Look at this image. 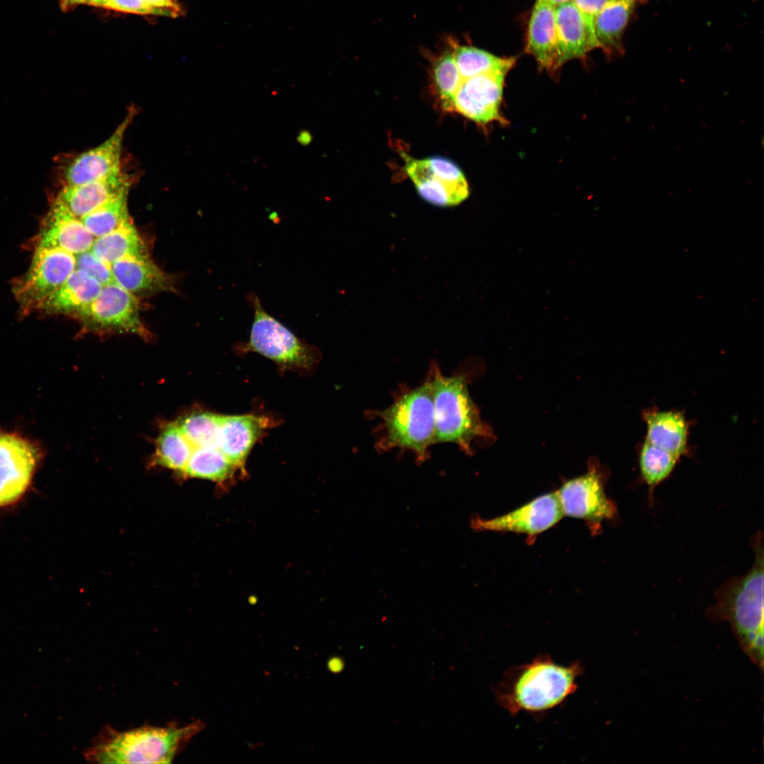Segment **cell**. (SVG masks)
<instances>
[{
    "label": "cell",
    "mask_w": 764,
    "mask_h": 764,
    "mask_svg": "<svg viewBox=\"0 0 764 764\" xmlns=\"http://www.w3.org/2000/svg\"><path fill=\"white\" fill-rule=\"evenodd\" d=\"M37 461V453L29 442L0 434V507L16 502L28 489Z\"/></svg>",
    "instance_id": "obj_13"
},
{
    "label": "cell",
    "mask_w": 764,
    "mask_h": 764,
    "mask_svg": "<svg viewBox=\"0 0 764 764\" xmlns=\"http://www.w3.org/2000/svg\"><path fill=\"white\" fill-rule=\"evenodd\" d=\"M679 456L644 441L640 447V474L649 487V499H653L654 489L666 479L676 466Z\"/></svg>",
    "instance_id": "obj_29"
},
{
    "label": "cell",
    "mask_w": 764,
    "mask_h": 764,
    "mask_svg": "<svg viewBox=\"0 0 764 764\" xmlns=\"http://www.w3.org/2000/svg\"><path fill=\"white\" fill-rule=\"evenodd\" d=\"M564 513L557 492L535 498L523 506L499 516L483 519L474 516L470 520L475 531L513 532L536 536L555 525Z\"/></svg>",
    "instance_id": "obj_11"
},
{
    "label": "cell",
    "mask_w": 764,
    "mask_h": 764,
    "mask_svg": "<svg viewBox=\"0 0 764 764\" xmlns=\"http://www.w3.org/2000/svg\"><path fill=\"white\" fill-rule=\"evenodd\" d=\"M755 555L745 575L724 583L715 593V603L707 611L714 622L727 621L742 650L763 668V543L759 532L753 542Z\"/></svg>",
    "instance_id": "obj_3"
},
{
    "label": "cell",
    "mask_w": 764,
    "mask_h": 764,
    "mask_svg": "<svg viewBox=\"0 0 764 764\" xmlns=\"http://www.w3.org/2000/svg\"><path fill=\"white\" fill-rule=\"evenodd\" d=\"M77 320L96 333H130L144 339L151 335L141 320L139 298L115 282L103 286Z\"/></svg>",
    "instance_id": "obj_8"
},
{
    "label": "cell",
    "mask_w": 764,
    "mask_h": 764,
    "mask_svg": "<svg viewBox=\"0 0 764 764\" xmlns=\"http://www.w3.org/2000/svg\"><path fill=\"white\" fill-rule=\"evenodd\" d=\"M106 0H85V4L94 6L103 7Z\"/></svg>",
    "instance_id": "obj_39"
},
{
    "label": "cell",
    "mask_w": 764,
    "mask_h": 764,
    "mask_svg": "<svg viewBox=\"0 0 764 764\" xmlns=\"http://www.w3.org/2000/svg\"><path fill=\"white\" fill-rule=\"evenodd\" d=\"M221 415L208 412H192L178 424L193 448L216 446Z\"/></svg>",
    "instance_id": "obj_30"
},
{
    "label": "cell",
    "mask_w": 764,
    "mask_h": 764,
    "mask_svg": "<svg viewBox=\"0 0 764 764\" xmlns=\"http://www.w3.org/2000/svg\"><path fill=\"white\" fill-rule=\"evenodd\" d=\"M95 238L81 219L56 198L41 223L35 246L59 248L76 255L91 250Z\"/></svg>",
    "instance_id": "obj_15"
},
{
    "label": "cell",
    "mask_w": 764,
    "mask_h": 764,
    "mask_svg": "<svg viewBox=\"0 0 764 764\" xmlns=\"http://www.w3.org/2000/svg\"><path fill=\"white\" fill-rule=\"evenodd\" d=\"M74 255L76 270L84 272L102 286L115 282L111 266L98 258L91 250Z\"/></svg>",
    "instance_id": "obj_32"
},
{
    "label": "cell",
    "mask_w": 764,
    "mask_h": 764,
    "mask_svg": "<svg viewBox=\"0 0 764 764\" xmlns=\"http://www.w3.org/2000/svg\"><path fill=\"white\" fill-rule=\"evenodd\" d=\"M556 492L564 515L584 519L594 532L617 515L616 505L606 496L602 475L595 468L565 482Z\"/></svg>",
    "instance_id": "obj_10"
},
{
    "label": "cell",
    "mask_w": 764,
    "mask_h": 764,
    "mask_svg": "<svg viewBox=\"0 0 764 764\" xmlns=\"http://www.w3.org/2000/svg\"><path fill=\"white\" fill-rule=\"evenodd\" d=\"M270 424L267 418L256 415H221L217 447L236 467H242L253 445Z\"/></svg>",
    "instance_id": "obj_18"
},
{
    "label": "cell",
    "mask_w": 764,
    "mask_h": 764,
    "mask_svg": "<svg viewBox=\"0 0 764 764\" xmlns=\"http://www.w3.org/2000/svg\"><path fill=\"white\" fill-rule=\"evenodd\" d=\"M254 318L248 350L257 352L286 369L310 370L318 361V349L298 338L289 329L270 315L253 292L246 295Z\"/></svg>",
    "instance_id": "obj_6"
},
{
    "label": "cell",
    "mask_w": 764,
    "mask_h": 764,
    "mask_svg": "<svg viewBox=\"0 0 764 764\" xmlns=\"http://www.w3.org/2000/svg\"><path fill=\"white\" fill-rule=\"evenodd\" d=\"M642 419L647 424L645 441L678 456L688 450V424L683 413L669 410H645Z\"/></svg>",
    "instance_id": "obj_22"
},
{
    "label": "cell",
    "mask_w": 764,
    "mask_h": 764,
    "mask_svg": "<svg viewBox=\"0 0 764 764\" xmlns=\"http://www.w3.org/2000/svg\"><path fill=\"white\" fill-rule=\"evenodd\" d=\"M558 42V64L584 57L598 47L574 4L571 1L555 8Z\"/></svg>",
    "instance_id": "obj_20"
},
{
    "label": "cell",
    "mask_w": 764,
    "mask_h": 764,
    "mask_svg": "<svg viewBox=\"0 0 764 764\" xmlns=\"http://www.w3.org/2000/svg\"><path fill=\"white\" fill-rule=\"evenodd\" d=\"M132 181V175L120 170L81 185H64L57 198L81 219L108 200L129 192Z\"/></svg>",
    "instance_id": "obj_16"
},
{
    "label": "cell",
    "mask_w": 764,
    "mask_h": 764,
    "mask_svg": "<svg viewBox=\"0 0 764 764\" xmlns=\"http://www.w3.org/2000/svg\"><path fill=\"white\" fill-rule=\"evenodd\" d=\"M337 664H341V662L340 661L339 659H334L332 661H330L329 667H330V668L332 669L333 671H339V670L340 671V668L338 666H337Z\"/></svg>",
    "instance_id": "obj_40"
},
{
    "label": "cell",
    "mask_w": 764,
    "mask_h": 764,
    "mask_svg": "<svg viewBox=\"0 0 764 764\" xmlns=\"http://www.w3.org/2000/svg\"><path fill=\"white\" fill-rule=\"evenodd\" d=\"M427 373L433 389L435 444H453L471 456L475 440L493 434L470 395L465 374L445 376L436 362L430 363Z\"/></svg>",
    "instance_id": "obj_5"
},
{
    "label": "cell",
    "mask_w": 764,
    "mask_h": 764,
    "mask_svg": "<svg viewBox=\"0 0 764 764\" xmlns=\"http://www.w3.org/2000/svg\"><path fill=\"white\" fill-rule=\"evenodd\" d=\"M128 194L125 192L108 200L81 218L95 238L115 230L131 219L127 205Z\"/></svg>",
    "instance_id": "obj_28"
},
{
    "label": "cell",
    "mask_w": 764,
    "mask_h": 764,
    "mask_svg": "<svg viewBox=\"0 0 764 764\" xmlns=\"http://www.w3.org/2000/svg\"><path fill=\"white\" fill-rule=\"evenodd\" d=\"M110 266L115 282L137 298L175 289L171 277L149 256L125 257Z\"/></svg>",
    "instance_id": "obj_17"
},
{
    "label": "cell",
    "mask_w": 764,
    "mask_h": 764,
    "mask_svg": "<svg viewBox=\"0 0 764 764\" xmlns=\"http://www.w3.org/2000/svg\"><path fill=\"white\" fill-rule=\"evenodd\" d=\"M400 154L407 175L427 202L440 207H453L468 197L467 180L451 160L439 156L416 159L403 151Z\"/></svg>",
    "instance_id": "obj_9"
},
{
    "label": "cell",
    "mask_w": 764,
    "mask_h": 764,
    "mask_svg": "<svg viewBox=\"0 0 764 764\" xmlns=\"http://www.w3.org/2000/svg\"><path fill=\"white\" fill-rule=\"evenodd\" d=\"M91 250L110 265L127 257L149 256L132 219L115 230L96 238Z\"/></svg>",
    "instance_id": "obj_23"
},
{
    "label": "cell",
    "mask_w": 764,
    "mask_h": 764,
    "mask_svg": "<svg viewBox=\"0 0 764 764\" xmlns=\"http://www.w3.org/2000/svg\"><path fill=\"white\" fill-rule=\"evenodd\" d=\"M527 52L543 68L555 69L558 64L555 10L543 0H536L528 24Z\"/></svg>",
    "instance_id": "obj_21"
},
{
    "label": "cell",
    "mask_w": 764,
    "mask_h": 764,
    "mask_svg": "<svg viewBox=\"0 0 764 764\" xmlns=\"http://www.w3.org/2000/svg\"><path fill=\"white\" fill-rule=\"evenodd\" d=\"M102 285L83 271L75 270L62 285L37 308L47 314L76 319L96 298Z\"/></svg>",
    "instance_id": "obj_19"
},
{
    "label": "cell",
    "mask_w": 764,
    "mask_h": 764,
    "mask_svg": "<svg viewBox=\"0 0 764 764\" xmlns=\"http://www.w3.org/2000/svg\"><path fill=\"white\" fill-rule=\"evenodd\" d=\"M236 467L216 446L194 448L183 477L223 482L230 478Z\"/></svg>",
    "instance_id": "obj_26"
},
{
    "label": "cell",
    "mask_w": 764,
    "mask_h": 764,
    "mask_svg": "<svg viewBox=\"0 0 764 764\" xmlns=\"http://www.w3.org/2000/svg\"><path fill=\"white\" fill-rule=\"evenodd\" d=\"M75 270L74 254L59 248L35 246L28 270L12 286L23 311L37 310Z\"/></svg>",
    "instance_id": "obj_7"
},
{
    "label": "cell",
    "mask_w": 764,
    "mask_h": 764,
    "mask_svg": "<svg viewBox=\"0 0 764 764\" xmlns=\"http://www.w3.org/2000/svg\"><path fill=\"white\" fill-rule=\"evenodd\" d=\"M154 7L167 12L170 17L181 15L182 8L179 0H146Z\"/></svg>",
    "instance_id": "obj_35"
},
{
    "label": "cell",
    "mask_w": 764,
    "mask_h": 764,
    "mask_svg": "<svg viewBox=\"0 0 764 764\" xmlns=\"http://www.w3.org/2000/svg\"><path fill=\"white\" fill-rule=\"evenodd\" d=\"M543 1H545L546 3H548V4L551 5L554 8H555L556 6H557L559 5L572 1V0H543Z\"/></svg>",
    "instance_id": "obj_38"
},
{
    "label": "cell",
    "mask_w": 764,
    "mask_h": 764,
    "mask_svg": "<svg viewBox=\"0 0 764 764\" xmlns=\"http://www.w3.org/2000/svg\"><path fill=\"white\" fill-rule=\"evenodd\" d=\"M583 673L581 662L562 665L548 655H540L508 668L494 688L495 699L513 716L519 712L543 716L577 690V679Z\"/></svg>",
    "instance_id": "obj_2"
},
{
    "label": "cell",
    "mask_w": 764,
    "mask_h": 764,
    "mask_svg": "<svg viewBox=\"0 0 764 764\" xmlns=\"http://www.w3.org/2000/svg\"><path fill=\"white\" fill-rule=\"evenodd\" d=\"M129 109L124 120L103 142L74 158L64 173L65 185H77L106 177L120 170L123 140L135 115Z\"/></svg>",
    "instance_id": "obj_12"
},
{
    "label": "cell",
    "mask_w": 764,
    "mask_h": 764,
    "mask_svg": "<svg viewBox=\"0 0 764 764\" xmlns=\"http://www.w3.org/2000/svg\"><path fill=\"white\" fill-rule=\"evenodd\" d=\"M635 6V0H608L597 14L594 32L598 47L620 50L622 37Z\"/></svg>",
    "instance_id": "obj_24"
},
{
    "label": "cell",
    "mask_w": 764,
    "mask_h": 764,
    "mask_svg": "<svg viewBox=\"0 0 764 764\" xmlns=\"http://www.w3.org/2000/svg\"><path fill=\"white\" fill-rule=\"evenodd\" d=\"M608 0H572L580 12L591 35L596 40L594 21L597 14ZM597 41V40H596Z\"/></svg>",
    "instance_id": "obj_34"
},
{
    "label": "cell",
    "mask_w": 764,
    "mask_h": 764,
    "mask_svg": "<svg viewBox=\"0 0 764 764\" xmlns=\"http://www.w3.org/2000/svg\"><path fill=\"white\" fill-rule=\"evenodd\" d=\"M436 89L443 107L453 110V101L462 81L452 52H445L434 61L432 66Z\"/></svg>",
    "instance_id": "obj_31"
},
{
    "label": "cell",
    "mask_w": 764,
    "mask_h": 764,
    "mask_svg": "<svg viewBox=\"0 0 764 764\" xmlns=\"http://www.w3.org/2000/svg\"><path fill=\"white\" fill-rule=\"evenodd\" d=\"M204 727L200 720L182 727L143 726L125 731L106 726L84 757L97 763H170Z\"/></svg>",
    "instance_id": "obj_4"
},
{
    "label": "cell",
    "mask_w": 764,
    "mask_h": 764,
    "mask_svg": "<svg viewBox=\"0 0 764 764\" xmlns=\"http://www.w3.org/2000/svg\"><path fill=\"white\" fill-rule=\"evenodd\" d=\"M296 140L301 145L305 146L309 145L312 142L313 137L308 130L303 129L299 132Z\"/></svg>",
    "instance_id": "obj_36"
},
{
    "label": "cell",
    "mask_w": 764,
    "mask_h": 764,
    "mask_svg": "<svg viewBox=\"0 0 764 764\" xmlns=\"http://www.w3.org/2000/svg\"><path fill=\"white\" fill-rule=\"evenodd\" d=\"M506 74L494 71L463 79L453 110L480 124L499 120Z\"/></svg>",
    "instance_id": "obj_14"
},
{
    "label": "cell",
    "mask_w": 764,
    "mask_h": 764,
    "mask_svg": "<svg viewBox=\"0 0 764 764\" xmlns=\"http://www.w3.org/2000/svg\"><path fill=\"white\" fill-rule=\"evenodd\" d=\"M62 10L67 11L79 4H84L85 0H59Z\"/></svg>",
    "instance_id": "obj_37"
},
{
    "label": "cell",
    "mask_w": 764,
    "mask_h": 764,
    "mask_svg": "<svg viewBox=\"0 0 764 764\" xmlns=\"http://www.w3.org/2000/svg\"><path fill=\"white\" fill-rule=\"evenodd\" d=\"M393 402L383 410H368L369 419L380 422L374 429V448L378 453L395 448L414 454L420 465L430 458L435 445V418L430 376L415 388L401 384L393 393Z\"/></svg>",
    "instance_id": "obj_1"
},
{
    "label": "cell",
    "mask_w": 764,
    "mask_h": 764,
    "mask_svg": "<svg viewBox=\"0 0 764 764\" xmlns=\"http://www.w3.org/2000/svg\"><path fill=\"white\" fill-rule=\"evenodd\" d=\"M103 7L131 13L169 16L167 12L154 7L146 0H106Z\"/></svg>",
    "instance_id": "obj_33"
},
{
    "label": "cell",
    "mask_w": 764,
    "mask_h": 764,
    "mask_svg": "<svg viewBox=\"0 0 764 764\" xmlns=\"http://www.w3.org/2000/svg\"><path fill=\"white\" fill-rule=\"evenodd\" d=\"M452 54L463 79L479 74L502 71L507 73L513 66L514 58H502L485 50L451 43Z\"/></svg>",
    "instance_id": "obj_27"
},
{
    "label": "cell",
    "mask_w": 764,
    "mask_h": 764,
    "mask_svg": "<svg viewBox=\"0 0 764 764\" xmlns=\"http://www.w3.org/2000/svg\"><path fill=\"white\" fill-rule=\"evenodd\" d=\"M193 448L178 423L169 424L158 437L154 463L182 475Z\"/></svg>",
    "instance_id": "obj_25"
}]
</instances>
